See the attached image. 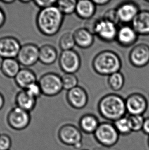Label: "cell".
Listing matches in <instances>:
<instances>
[{
	"instance_id": "83f0119b",
	"label": "cell",
	"mask_w": 149,
	"mask_h": 150,
	"mask_svg": "<svg viewBox=\"0 0 149 150\" xmlns=\"http://www.w3.org/2000/svg\"><path fill=\"white\" fill-rule=\"evenodd\" d=\"M76 45L74 34L65 33L61 36L59 41V46L63 51L72 50Z\"/></svg>"
},
{
	"instance_id": "8fae6325",
	"label": "cell",
	"mask_w": 149,
	"mask_h": 150,
	"mask_svg": "<svg viewBox=\"0 0 149 150\" xmlns=\"http://www.w3.org/2000/svg\"><path fill=\"white\" fill-rule=\"evenodd\" d=\"M129 59L131 65L136 68L145 67L149 63V46L141 43L135 45L130 51Z\"/></svg>"
},
{
	"instance_id": "d590c367",
	"label": "cell",
	"mask_w": 149,
	"mask_h": 150,
	"mask_svg": "<svg viewBox=\"0 0 149 150\" xmlns=\"http://www.w3.org/2000/svg\"><path fill=\"white\" fill-rule=\"evenodd\" d=\"M141 131L149 136V117L145 118Z\"/></svg>"
},
{
	"instance_id": "60d3db41",
	"label": "cell",
	"mask_w": 149,
	"mask_h": 150,
	"mask_svg": "<svg viewBox=\"0 0 149 150\" xmlns=\"http://www.w3.org/2000/svg\"><path fill=\"white\" fill-rule=\"evenodd\" d=\"M3 60H4V59L2 58L1 57H0V70L1 69L2 64H3Z\"/></svg>"
},
{
	"instance_id": "3957f363",
	"label": "cell",
	"mask_w": 149,
	"mask_h": 150,
	"mask_svg": "<svg viewBox=\"0 0 149 150\" xmlns=\"http://www.w3.org/2000/svg\"><path fill=\"white\" fill-rule=\"evenodd\" d=\"M122 63L117 53L110 50L102 51L93 59L92 67L99 75L108 76L119 72Z\"/></svg>"
},
{
	"instance_id": "836d02e7",
	"label": "cell",
	"mask_w": 149,
	"mask_h": 150,
	"mask_svg": "<svg viewBox=\"0 0 149 150\" xmlns=\"http://www.w3.org/2000/svg\"><path fill=\"white\" fill-rule=\"evenodd\" d=\"M25 90L31 96H32V97L36 99L39 98L40 96L42 94L40 86L37 81L32 84L29 87L27 88Z\"/></svg>"
},
{
	"instance_id": "f6af8a7d",
	"label": "cell",
	"mask_w": 149,
	"mask_h": 150,
	"mask_svg": "<svg viewBox=\"0 0 149 150\" xmlns=\"http://www.w3.org/2000/svg\"><path fill=\"white\" fill-rule=\"evenodd\" d=\"M87 150V149H82V150Z\"/></svg>"
},
{
	"instance_id": "277c9868",
	"label": "cell",
	"mask_w": 149,
	"mask_h": 150,
	"mask_svg": "<svg viewBox=\"0 0 149 150\" xmlns=\"http://www.w3.org/2000/svg\"><path fill=\"white\" fill-rule=\"evenodd\" d=\"M93 136L96 141L101 146L110 148L119 142L120 135L113 122H100Z\"/></svg>"
},
{
	"instance_id": "f1b7e54d",
	"label": "cell",
	"mask_w": 149,
	"mask_h": 150,
	"mask_svg": "<svg viewBox=\"0 0 149 150\" xmlns=\"http://www.w3.org/2000/svg\"><path fill=\"white\" fill-rule=\"evenodd\" d=\"M63 89L67 91L78 86V79L76 75L72 73H65L61 76Z\"/></svg>"
},
{
	"instance_id": "1f68e13d",
	"label": "cell",
	"mask_w": 149,
	"mask_h": 150,
	"mask_svg": "<svg viewBox=\"0 0 149 150\" xmlns=\"http://www.w3.org/2000/svg\"><path fill=\"white\" fill-rule=\"evenodd\" d=\"M99 18H96L93 17L92 18H89L84 23V28L87 30L89 31L93 35H96L97 28L99 24Z\"/></svg>"
},
{
	"instance_id": "ba28073f",
	"label": "cell",
	"mask_w": 149,
	"mask_h": 150,
	"mask_svg": "<svg viewBox=\"0 0 149 150\" xmlns=\"http://www.w3.org/2000/svg\"><path fill=\"white\" fill-rule=\"evenodd\" d=\"M59 65L65 73L75 74L80 68V56L73 49L63 51L59 57Z\"/></svg>"
},
{
	"instance_id": "d6a6232c",
	"label": "cell",
	"mask_w": 149,
	"mask_h": 150,
	"mask_svg": "<svg viewBox=\"0 0 149 150\" xmlns=\"http://www.w3.org/2000/svg\"><path fill=\"white\" fill-rule=\"evenodd\" d=\"M12 139L7 134H0V150H10Z\"/></svg>"
},
{
	"instance_id": "6da1fadb",
	"label": "cell",
	"mask_w": 149,
	"mask_h": 150,
	"mask_svg": "<svg viewBox=\"0 0 149 150\" xmlns=\"http://www.w3.org/2000/svg\"><path fill=\"white\" fill-rule=\"evenodd\" d=\"M64 21V15L56 5L40 9L37 14L36 24L41 33L47 37L56 35Z\"/></svg>"
},
{
	"instance_id": "603a6c76",
	"label": "cell",
	"mask_w": 149,
	"mask_h": 150,
	"mask_svg": "<svg viewBox=\"0 0 149 150\" xmlns=\"http://www.w3.org/2000/svg\"><path fill=\"white\" fill-rule=\"evenodd\" d=\"M58 58L56 49L52 45L46 44L39 48V61L45 65H52Z\"/></svg>"
},
{
	"instance_id": "44dd1931",
	"label": "cell",
	"mask_w": 149,
	"mask_h": 150,
	"mask_svg": "<svg viewBox=\"0 0 149 150\" xmlns=\"http://www.w3.org/2000/svg\"><path fill=\"white\" fill-rule=\"evenodd\" d=\"M74 34L76 45L82 49H87L92 46L95 41L94 35L83 27L77 29Z\"/></svg>"
},
{
	"instance_id": "d4e9b609",
	"label": "cell",
	"mask_w": 149,
	"mask_h": 150,
	"mask_svg": "<svg viewBox=\"0 0 149 150\" xmlns=\"http://www.w3.org/2000/svg\"><path fill=\"white\" fill-rule=\"evenodd\" d=\"M109 87L114 91H119L125 85V79L120 71L109 75L107 79Z\"/></svg>"
},
{
	"instance_id": "f546056e",
	"label": "cell",
	"mask_w": 149,
	"mask_h": 150,
	"mask_svg": "<svg viewBox=\"0 0 149 150\" xmlns=\"http://www.w3.org/2000/svg\"><path fill=\"white\" fill-rule=\"evenodd\" d=\"M132 132H138L142 131L145 118L143 115H128Z\"/></svg>"
},
{
	"instance_id": "52a82bcc",
	"label": "cell",
	"mask_w": 149,
	"mask_h": 150,
	"mask_svg": "<svg viewBox=\"0 0 149 150\" xmlns=\"http://www.w3.org/2000/svg\"><path fill=\"white\" fill-rule=\"evenodd\" d=\"M31 118L30 112L16 106L9 112L7 116V122L13 130L22 131L29 126Z\"/></svg>"
},
{
	"instance_id": "5b68a950",
	"label": "cell",
	"mask_w": 149,
	"mask_h": 150,
	"mask_svg": "<svg viewBox=\"0 0 149 150\" xmlns=\"http://www.w3.org/2000/svg\"><path fill=\"white\" fill-rule=\"evenodd\" d=\"M59 140L63 144L79 150L83 146L82 132L73 124H66L61 126L58 131Z\"/></svg>"
},
{
	"instance_id": "e0dca14e",
	"label": "cell",
	"mask_w": 149,
	"mask_h": 150,
	"mask_svg": "<svg viewBox=\"0 0 149 150\" xmlns=\"http://www.w3.org/2000/svg\"><path fill=\"white\" fill-rule=\"evenodd\" d=\"M131 23L138 35H149V10H140Z\"/></svg>"
},
{
	"instance_id": "cb8c5ba5",
	"label": "cell",
	"mask_w": 149,
	"mask_h": 150,
	"mask_svg": "<svg viewBox=\"0 0 149 150\" xmlns=\"http://www.w3.org/2000/svg\"><path fill=\"white\" fill-rule=\"evenodd\" d=\"M20 65L17 59H4L1 70L6 77L14 79L21 69Z\"/></svg>"
},
{
	"instance_id": "7a4b0ae2",
	"label": "cell",
	"mask_w": 149,
	"mask_h": 150,
	"mask_svg": "<svg viewBox=\"0 0 149 150\" xmlns=\"http://www.w3.org/2000/svg\"><path fill=\"white\" fill-rule=\"evenodd\" d=\"M98 110L100 115L108 122H115L126 116L125 100L117 94H108L99 101Z\"/></svg>"
},
{
	"instance_id": "5bb4252c",
	"label": "cell",
	"mask_w": 149,
	"mask_h": 150,
	"mask_svg": "<svg viewBox=\"0 0 149 150\" xmlns=\"http://www.w3.org/2000/svg\"><path fill=\"white\" fill-rule=\"evenodd\" d=\"M120 22L126 24L132 22L139 12V6L133 1H124L116 8Z\"/></svg>"
},
{
	"instance_id": "d6986e66",
	"label": "cell",
	"mask_w": 149,
	"mask_h": 150,
	"mask_svg": "<svg viewBox=\"0 0 149 150\" xmlns=\"http://www.w3.org/2000/svg\"><path fill=\"white\" fill-rule=\"evenodd\" d=\"M16 85L22 90H26L33 83L37 82V75L32 70L24 68L20 70L14 78Z\"/></svg>"
},
{
	"instance_id": "8992f818",
	"label": "cell",
	"mask_w": 149,
	"mask_h": 150,
	"mask_svg": "<svg viewBox=\"0 0 149 150\" xmlns=\"http://www.w3.org/2000/svg\"><path fill=\"white\" fill-rule=\"evenodd\" d=\"M38 83L42 94L48 97L57 96L63 89L61 77L54 72L45 73L40 77Z\"/></svg>"
},
{
	"instance_id": "e575fe53",
	"label": "cell",
	"mask_w": 149,
	"mask_h": 150,
	"mask_svg": "<svg viewBox=\"0 0 149 150\" xmlns=\"http://www.w3.org/2000/svg\"><path fill=\"white\" fill-rule=\"evenodd\" d=\"M36 6L40 8V9H43L44 8H48L51 6L55 5L56 4V1L53 0H46V1H33Z\"/></svg>"
},
{
	"instance_id": "484cf974",
	"label": "cell",
	"mask_w": 149,
	"mask_h": 150,
	"mask_svg": "<svg viewBox=\"0 0 149 150\" xmlns=\"http://www.w3.org/2000/svg\"><path fill=\"white\" fill-rule=\"evenodd\" d=\"M113 123L120 136H128L132 133L128 116H125Z\"/></svg>"
},
{
	"instance_id": "7bdbcfd3",
	"label": "cell",
	"mask_w": 149,
	"mask_h": 150,
	"mask_svg": "<svg viewBox=\"0 0 149 150\" xmlns=\"http://www.w3.org/2000/svg\"><path fill=\"white\" fill-rule=\"evenodd\" d=\"M148 146L149 147V137H148Z\"/></svg>"
},
{
	"instance_id": "7402d4cb",
	"label": "cell",
	"mask_w": 149,
	"mask_h": 150,
	"mask_svg": "<svg viewBox=\"0 0 149 150\" xmlns=\"http://www.w3.org/2000/svg\"><path fill=\"white\" fill-rule=\"evenodd\" d=\"M37 102V99L31 96L25 90L18 92L15 97L16 106L29 112L34 109Z\"/></svg>"
},
{
	"instance_id": "ab89813d",
	"label": "cell",
	"mask_w": 149,
	"mask_h": 150,
	"mask_svg": "<svg viewBox=\"0 0 149 150\" xmlns=\"http://www.w3.org/2000/svg\"><path fill=\"white\" fill-rule=\"evenodd\" d=\"M14 2L15 1H13V0H4V1H2V2L3 3L6 4H12L13 3H14Z\"/></svg>"
},
{
	"instance_id": "8d00e7d4",
	"label": "cell",
	"mask_w": 149,
	"mask_h": 150,
	"mask_svg": "<svg viewBox=\"0 0 149 150\" xmlns=\"http://www.w3.org/2000/svg\"><path fill=\"white\" fill-rule=\"evenodd\" d=\"M6 14L2 8L0 7V28L3 26L6 22Z\"/></svg>"
},
{
	"instance_id": "4316f807",
	"label": "cell",
	"mask_w": 149,
	"mask_h": 150,
	"mask_svg": "<svg viewBox=\"0 0 149 150\" xmlns=\"http://www.w3.org/2000/svg\"><path fill=\"white\" fill-rule=\"evenodd\" d=\"M77 1L75 0H60L57 1V7L63 14L70 15L75 12Z\"/></svg>"
},
{
	"instance_id": "30bf717a",
	"label": "cell",
	"mask_w": 149,
	"mask_h": 150,
	"mask_svg": "<svg viewBox=\"0 0 149 150\" xmlns=\"http://www.w3.org/2000/svg\"><path fill=\"white\" fill-rule=\"evenodd\" d=\"M39 48L33 43H27L22 45L16 59L20 65L26 67L35 65L39 61Z\"/></svg>"
},
{
	"instance_id": "9c48e42d",
	"label": "cell",
	"mask_w": 149,
	"mask_h": 150,
	"mask_svg": "<svg viewBox=\"0 0 149 150\" xmlns=\"http://www.w3.org/2000/svg\"><path fill=\"white\" fill-rule=\"evenodd\" d=\"M126 111L129 115H143L148 107L147 100L139 93H133L125 100Z\"/></svg>"
},
{
	"instance_id": "ffe728a7",
	"label": "cell",
	"mask_w": 149,
	"mask_h": 150,
	"mask_svg": "<svg viewBox=\"0 0 149 150\" xmlns=\"http://www.w3.org/2000/svg\"><path fill=\"white\" fill-rule=\"evenodd\" d=\"M96 11L93 2L88 0H80L77 2L75 13L79 18L87 20L92 18Z\"/></svg>"
},
{
	"instance_id": "7c38bea8",
	"label": "cell",
	"mask_w": 149,
	"mask_h": 150,
	"mask_svg": "<svg viewBox=\"0 0 149 150\" xmlns=\"http://www.w3.org/2000/svg\"><path fill=\"white\" fill-rule=\"evenodd\" d=\"M16 38L6 36L0 38V57L3 59H15L21 47Z\"/></svg>"
},
{
	"instance_id": "9a60e30c",
	"label": "cell",
	"mask_w": 149,
	"mask_h": 150,
	"mask_svg": "<svg viewBox=\"0 0 149 150\" xmlns=\"http://www.w3.org/2000/svg\"><path fill=\"white\" fill-rule=\"evenodd\" d=\"M118 29L117 25L101 18L96 35L103 42L111 43L116 40Z\"/></svg>"
},
{
	"instance_id": "ac0fdd59",
	"label": "cell",
	"mask_w": 149,
	"mask_h": 150,
	"mask_svg": "<svg viewBox=\"0 0 149 150\" xmlns=\"http://www.w3.org/2000/svg\"><path fill=\"white\" fill-rule=\"evenodd\" d=\"M100 124L96 116L92 114H85L79 119V128L85 134L93 135Z\"/></svg>"
},
{
	"instance_id": "b9f144b4",
	"label": "cell",
	"mask_w": 149,
	"mask_h": 150,
	"mask_svg": "<svg viewBox=\"0 0 149 150\" xmlns=\"http://www.w3.org/2000/svg\"><path fill=\"white\" fill-rule=\"evenodd\" d=\"M20 2H21V3H22L26 4V3H30L31 1H26V0H22V1H20Z\"/></svg>"
},
{
	"instance_id": "74e56055",
	"label": "cell",
	"mask_w": 149,
	"mask_h": 150,
	"mask_svg": "<svg viewBox=\"0 0 149 150\" xmlns=\"http://www.w3.org/2000/svg\"><path fill=\"white\" fill-rule=\"evenodd\" d=\"M93 3L96 5V6H104L109 3L111 2L110 0H95L93 1Z\"/></svg>"
},
{
	"instance_id": "4dcf8cb0",
	"label": "cell",
	"mask_w": 149,
	"mask_h": 150,
	"mask_svg": "<svg viewBox=\"0 0 149 150\" xmlns=\"http://www.w3.org/2000/svg\"><path fill=\"white\" fill-rule=\"evenodd\" d=\"M102 18L117 25L120 23L116 8H110L107 10L104 13Z\"/></svg>"
},
{
	"instance_id": "ee69618b",
	"label": "cell",
	"mask_w": 149,
	"mask_h": 150,
	"mask_svg": "<svg viewBox=\"0 0 149 150\" xmlns=\"http://www.w3.org/2000/svg\"><path fill=\"white\" fill-rule=\"evenodd\" d=\"M145 2H147V3H149V0H148V1H145Z\"/></svg>"
},
{
	"instance_id": "4fadbf2b",
	"label": "cell",
	"mask_w": 149,
	"mask_h": 150,
	"mask_svg": "<svg viewBox=\"0 0 149 150\" xmlns=\"http://www.w3.org/2000/svg\"><path fill=\"white\" fill-rule=\"evenodd\" d=\"M66 98L71 107L77 110L85 107L89 101V96L86 90L79 86L67 91Z\"/></svg>"
},
{
	"instance_id": "f35d334b",
	"label": "cell",
	"mask_w": 149,
	"mask_h": 150,
	"mask_svg": "<svg viewBox=\"0 0 149 150\" xmlns=\"http://www.w3.org/2000/svg\"><path fill=\"white\" fill-rule=\"evenodd\" d=\"M5 104V98L4 96L1 93H0V110L4 107Z\"/></svg>"
},
{
	"instance_id": "2e32d148",
	"label": "cell",
	"mask_w": 149,
	"mask_h": 150,
	"mask_svg": "<svg viewBox=\"0 0 149 150\" xmlns=\"http://www.w3.org/2000/svg\"><path fill=\"white\" fill-rule=\"evenodd\" d=\"M138 37V35L132 26L125 25L118 29L115 41L122 47H131L136 42Z\"/></svg>"
}]
</instances>
